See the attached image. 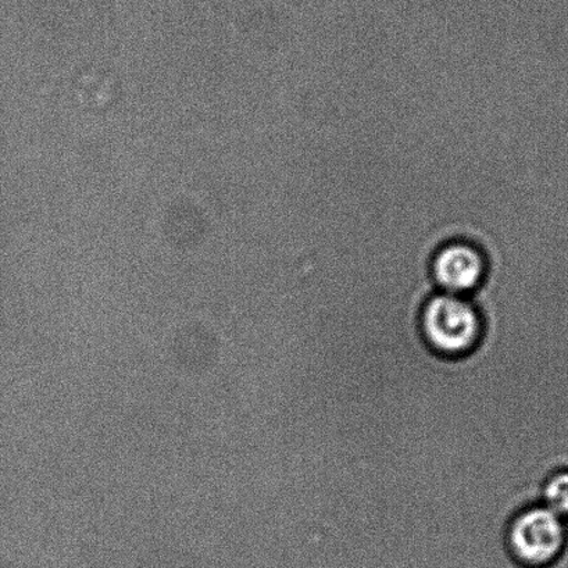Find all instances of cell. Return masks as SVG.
I'll return each instance as SVG.
<instances>
[{
  "label": "cell",
  "instance_id": "3957f363",
  "mask_svg": "<svg viewBox=\"0 0 568 568\" xmlns=\"http://www.w3.org/2000/svg\"><path fill=\"white\" fill-rule=\"evenodd\" d=\"M428 273L435 290L470 297L481 288L489 268L487 257L476 245L457 241L435 253Z\"/></svg>",
  "mask_w": 568,
  "mask_h": 568
},
{
  "label": "cell",
  "instance_id": "7a4b0ae2",
  "mask_svg": "<svg viewBox=\"0 0 568 568\" xmlns=\"http://www.w3.org/2000/svg\"><path fill=\"white\" fill-rule=\"evenodd\" d=\"M513 560L524 568H549L568 546V523L542 504L517 513L506 535Z\"/></svg>",
  "mask_w": 568,
  "mask_h": 568
},
{
  "label": "cell",
  "instance_id": "277c9868",
  "mask_svg": "<svg viewBox=\"0 0 568 568\" xmlns=\"http://www.w3.org/2000/svg\"><path fill=\"white\" fill-rule=\"evenodd\" d=\"M540 504L568 523V467L557 468L546 477Z\"/></svg>",
  "mask_w": 568,
  "mask_h": 568
},
{
  "label": "cell",
  "instance_id": "6da1fadb",
  "mask_svg": "<svg viewBox=\"0 0 568 568\" xmlns=\"http://www.w3.org/2000/svg\"><path fill=\"white\" fill-rule=\"evenodd\" d=\"M420 333L428 349L446 358H460L477 349L484 323L470 297L434 292L420 311Z\"/></svg>",
  "mask_w": 568,
  "mask_h": 568
}]
</instances>
